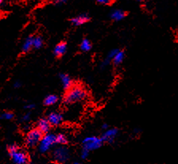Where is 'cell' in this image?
I'll use <instances>...</instances> for the list:
<instances>
[{
  "instance_id": "cell-14",
  "label": "cell",
  "mask_w": 178,
  "mask_h": 164,
  "mask_svg": "<svg viewBox=\"0 0 178 164\" xmlns=\"http://www.w3.org/2000/svg\"><path fill=\"white\" fill-rule=\"evenodd\" d=\"M33 40L34 37H28L24 41L23 45H22V51L24 52H28L31 50L33 47Z\"/></svg>"
},
{
  "instance_id": "cell-6",
  "label": "cell",
  "mask_w": 178,
  "mask_h": 164,
  "mask_svg": "<svg viewBox=\"0 0 178 164\" xmlns=\"http://www.w3.org/2000/svg\"><path fill=\"white\" fill-rule=\"evenodd\" d=\"M43 133L38 129H34L28 132L25 137V143L29 147H34L40 143Z\"/></svg>"
},
{
  "instance_id": "cell-17",
  "label": "cell",
  "mask_w": 178,
  "mask_h": 164,
  "mask_svg": "<svg viewBox=\"0 0 178 164\" xmlns=\"http://www.w3.org/2000/svg\"><path fill=\"white\" fill-rule=\"evenodd\" d=\"M119 51V49H112L111 51H110L109 53L108 54V56H107L106 59H105L104 61H103V66L104 65H108V64H109L110 63H111V61H112L113 58H114V56H115V54L117 53V52Z\"/></svg>"
},
{
  "instance_id": "cell-10",
  "label": "cell",
  "mask_w": 178,
  "mask_h": 164,
  "mask_svg": "<svg viewBox=\"0 0 178 164\" xmlns=\"http://www.w3.org/2000/svg\"><path fill=\"white\" fill-rule=\"evenodd\" d=\"M67 50V45L64 42H61V43L57 44V45L54 48V55L57 57H61L64 55Z\"/></svg>"
},
{
  "instance_id": "cell-2",
  "label": "cell",
  "mask_w": 178,
  "mask_h": 164,
  "mask_svg": "<svg viewBox=\"0 0 178 164\" xmlns=\"http://www.w3.org/2000/svg\"><path fill=\"white\" fill-rule=\"evenodd\" d=\"M9 154L14 164H26L28 161L27 155L18 148L17 146L11 145L8 148Z\"/></svg>"
},
{
  "instance_id": "cell-16",
  "label": "cell",
  "mask_w": 178,
  "mask_h": 164,
  "mask_svg": "<svg viewBox=\"0 0 178 164\" xmlns=\"http://www.w3.org/2000/svg\"><path fill=\"white\" fill-rule=\"evenodd\" d=\"M58 101V97L55 94H49L48 95L47 97L45 98L44 100V104L46 105V106H53L54 104H56Z\"/></svg>"
},
{
  "instance_id": "cell-30",
  "label": "cell",
  "mask_w": 178,
  "mask_h": 164,
  "mask_svg": "<svg viewBox=\"0 0 178 164\" xmlns=\"http://www.w3.org/2000/svg\"><path fill=\"white\" fill-rule=\"evenodd\" d=\"M2 2H3V0H0V4L2 3Z\"/></svg>"
},
{
  "instance_id": "cell-15",
  "label": "cell",
  "mask_w": 178,
  "mask_h": 164,
  "mask_svg": "<svg viewBox=\"0 0 178 164\" xmlns=\"http://www.w3.org/2000/svg\"><path fill=\"white\" fill-rule=\"evenodd\" d=\"M124 58H125L124 52H123V51L119 50L117 52V53L115 54V56H114V58H113L112 62L114 63L115 65H119V64H120L122 62H123Z\"/></svg>"
},
{
  "instance_id": "cell-18",
  "label": "cell",
  "mask_w": 178,
  "mask_h": 164,
  "mask_svg": "<svg viewBox=\"0 0 178 164\" xmlns=\"http://www.w3.org/2000/svg\"><path fill=\"white\" fill-rule=\"evenodd\" d=\"M92 49V44L90 42V40H87V39H84V40L81 41V49L83 52H88V51L91 50Z\"/></svg>"
},
{
  "instance_id": "cell-7",
  "label": "cell",
  "mask_w": 178,
  "mask_h": 164,
  "mask_svg": "<svg viewBox=\"0 0 178 164\" xmlns=\"http://www.w3.org/2000/svg\"><path fill=\"white\" fill-rule=\"evenodd\" d=\"M118 135V129H106L103 134L102 140L103 142L107 143H112L114 140Z\"/></svg>"
},
{
  "instance_id": "cell-3",
  "label": "cell",
  "mask_w": 178,
  "mask_h": 164,
  "mask_svg": "<svg viewBox=\"0 0 178 164\" xmlns=\"http://www.w3.org/2000/svg\"><path fill=\"white\" fill-rule=\"evenodd\" d=\"M55 144H57L55 135L46 133L39 143V151L42 153L47 152Z\"/></svg>"
},
{
  "instance_id": "cell-9",
  "label": "cell",
  "mask_w": 178,
  "mask_h": 164,
  "mask_svg": "<svg viewBox=\"0 0 178 164\" xmlns=\"http://www.w3.org/2000/svg\"><path fill=\"white\" fill-rule=\"evenodd\" d=\"M90 19L89 16L86 13H83V14H80V15L76 16V17L73 18L71 20V22L73 25H76V26H80V25H82L84 24H85L86 22H87Z\"/></svg>"
},
{
  "instance_id": "cell-22",
  "label": "cell",
  "mask_w": 178,
  "mask_h": 164,
  "mask_svg": "<svg viewBox=\"0 0 178 164\" xmlns=\"http://www.w3.org/2000/svg\"><path fill=\"white\" fill-rule=\"evenodd\" d=\"M89 152H90V151H87V150H86V149L83 148L82 151H81V158H82L83 159H87V158L88 157V156H89Z\"/></svg>"
},
{
  "instance_id": "cell-24",
  "label": "cell",
  "mask_w": 178,
  "mask_h": 164,
  "mask_svg": "<svg viewBox=\"0 0 178 164\" xmlns=\"http://www.w3.org/2000/svg\"><path fill=\"white\" fill-rule=\"evenodd\" d=\"M30 117H31V114H25V115L23 116V117H22V121H27L30 120Z\"/></svg>"
},
{
  "instance_id": "cell-26",
  "label": "cell",
  "mask_w": 178,
  "mask_h": 164,
  "mask_svg": "<svg viewBox=\"0 0 178 164\" xmlns=\"http://www.w3.org/2000/svg\"><path fill=\"white\" fill-rule=\"evenodd\" d=\"M34 107V105H32V104H29V105H27V106H25V108H26L27 109H32Z\"/></svg>"
},
{
  "instance_id": "cell-11",
  "label": "cell",
  "mask_w": 178,
  "mask_h": 164,
  "mask_svg": "<svg viewBox=\"0 0 178 164\" xmlns=\"http://www.w3.org/2000/svg\"><path fill=\"white\" fill-rule=\"evenodd\" d=\"M51 124L48 121L47 119H41L37 123V129L42 132V133H47L50 129Z\"/></svg>"
},
{
  "instance_id": "cell-23",
  "label": "cell",
  "mask_w": 178,
  "mask_h": 164,
  "mask_svg": "<svg viewBox=\"0 0 178 164\" xmlns=\"http://www.w3.org/2000/svg\"><path fill=\"white\" fill-rule=\"evenodd\" d=\"M96 1H97V3L103 4V5H108L112 2V0H96Z\"/></svg>"
},
{
  "instance_id": "cell-12",
  "label": "cell",
  "mask_w": 178,
  "mask_h": 164,
  "mask_svg": "<svg viewBox=\"0 0 178 164\" xmlns=\"http://www.w3.org/2000/svg\"><path fill=\"white\" fill-rule=\"evenodd\" d=\"M60 79H61V82H62L63 87L65 90L68 91L69 88H71L72 87V81L68 75H66V74H61V76H60Z\"/></svg>"
},
{
  "instance_id": "cell-4",
  "label": "cell",
  "mask_w": 178,
  "mask_h": 164,
  "mask_svg": "<svg viewBox=\"0 0 178 164\" xmlns=\"http://www.w3.org/2000/svg\"><path fill=\"white\" fill-rule=\"evenodd\" d=\"M103 141L102 139L97 136H87L84 138L82 141L83 148L86 149L87 151H91L99 148L102 146Z\"/></svg>"
},
{
  "instance_id": "cell-25",
  "label": "cell",
  "mask_w": 178,
  "mask_h": 164,
  "mask_svg": "<svg viewBox=\"0 0 178 164\" xmlns=\"http://www.w3.org/2000/svg\"><path fill=\"white\" fill-rule=\"evenodd\" d=\"M66 1H67V0H55V3L60 5V4L65 3Z\"/></svg>"
},
{
  "instance_id": "cell-21",
  "label": "cell",
  "mask_w": 178,
  "mask_h": 164,
  "mask_svg": "<svg viewBox=\"0 0 178 164\" xmlns=\"http://www.w3.org/2000/svg\"><path fill=\"white\" fill-rule=\"evenodd\" d=\"M2 117L5 120H11L14 117V114L11 112H5L3 114Z\"/></svg>"
},
{
  "instance_id": "cell-8",
  "label": "cell",
  "mask_w": 178,
  "mask_h": 164,
  "mask_svg": "<svg viewBox=\"0 0 178 164\" xmlns=\"http://www.w3.org/2000/svg\"><path fill=\"white\" fill-rule=\"evenodd\" d=\"M47 120L51 125L57 126L61 124L63 120V117L62 115H61V114H59V113L53 112L49 114Z\"/></svg>"
},
{
  "instance_id": "cell-19",
  "label": "cell",
  "mask_w": 178,
  "mask_h": 164,
  "mask_svg": "<svg viewBox=\"0 0 178 164\" xmlns=\"http://www.w3.org/2000/svg\"><path fill=\"white\" fill-rule=\"evenodd\" d=\"M43 45V40L41 37H34V40H33V47L35 48V49H38L40 48H42V46Z\"/></svg>"
},
{
  "instance_id": "cell-13",
  "label": "cell",
  "mask_w": 178,
  "mask_h": 164,
  "mask_svg": "<svg viewBox=\"0 0 178 164\" xmlns=\"http://www.w3.org/2000/svg\"><path fill=\"white\" fill-rule=\"evenodd\" d=\"M126 12L123 11L122 10H114L111 12V18L113 20L116 21V22H119V21H121L126 17Z\"/></svg>"
},
{
  "instance_id": "cell-27",
  "label": "cell",
  "mask_w": 178,
  "mask_h": 164,
  "mask_svg": "<svg viewBox=\"0 0 178 164\" xmlns=\"http://www.w3.org/2000/svg\"><path fill=\"white\" fill-rule=\"evenodd\" d=\"M14 87H20V82H16L14 84Z\"/></svg>"
},
{
  "instance_id": "cell-20",
  "label": "cell",
  "mask_w": 178,
  "mask_h": 164,
  "mask_svg": "<svg viewBox=\"0 0 178 164\" xmlns=\"http://www.w3.org/2000/svg\"><path fill=\"white\" fill-rule=\"evenodd\" d=\"M67 138L64 136V134H58L56 136V143L59 144H67Z\"/></svg>"
},
{
  "instance_id": "cell-1",
  "label": "cell",
  "mask_w": 178,
  "mask_h": 164,
  "mask_svg": "<svg viewBox=\"0 0 178 164\" xmlns=\"http://www.w3.org/2000/svg\"><path fill=\"white\" fill-rule=\"evenodd\" d=\"M87 97V91L83 87L79 85L72 86L69 88L64 95V102L67 104H72L81 102Z\"/></svg>"
},
{
  "instance_id": "cell-29",
  "label": "cell",
  "mask_w": 178,
  "mask_h": 164,
  "mask_svg": "<svg viewBox=\"0 0 178 164\" xmlns=\"http://www.w3.org/2000/svg\"><path fill=\"white\" fill-rule=\"evenodd\" d=\"M136 1H138V2H142V1H143V0H136Z\"/></svg>"
},
{
  "instance_id": "cell-28",
  "label": "cell",
  "mask_w": 178,
  "mask_h": 164,
  "mask_svg": "<svg viewBox=\"0 0 178 164\" xmlns=\"http://www.w3.org/2000/svg\"><path fill=\"white\" fill-rule=\"evenodd\" d=\"M102 129H103V130H104V129H105V130H106V129H108V125L104 124H103V125L102 126Z\"/></svg>"
},
{
  "instance_id": "cell-31",
  "label": "cell",
  "mask_w": 178,
  "mask_h": 164,
  "mask_svg": "<svg viewBox=\"0 0 178 164\" xmlns=\"http://www.w3.org/2000/svg\"><path fill=\"white\" fill-rule=\"evenodd\" d=\"M74 164H81V163H79V162H75Z\"/></svg>"
},
{
  "instance_id": "cell-5",
  "label": "cell",
  "mask_w": 178,
  "mask_h": 164,
  "mask_svg": "<svg viewBox=\"0 0 178 164\" xmlns=\"http://www.w3.org/2000/svg\"><path fill=\"white\" fill-rule=\"evenodd\" d=\"M69 156H70V153H69V149L64 146L57 147L53 152V158L54 161L60 164H63L67 162L68 159H69Z\"/></svg>"
}]
</instances>
